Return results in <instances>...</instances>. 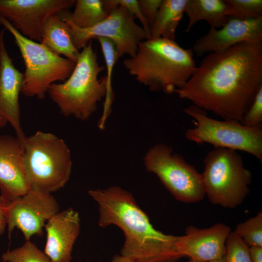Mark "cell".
Masks as SVG:
<instances>
[{
    "label": "cell",
    "mask_w": 262,
    "mask_h": 262,
    "mask_svg": "<svg viewBox=\"0 0 262 262\" xmlns=\"http://www.w3.org/2000/svg\"><path fill=\"white\" fill-rule=\"evenodd\" d=\"M262 87V41L208 54L175 93L223 120L240 122Z\"/></svg>",
    "instance_id": "obj_1"
},
{
    "label": "cell",
    "mask_w": 262,
    "mask_h": 262,
    "mask_svg": "<svg viewBox=\"0 0 262 262\" xmlns=\"http://www.w3.org/2000/svg\"><path fill=\"white\" fill-rule=\"evenodd\" d=\"M97 203L98 225L119 227L125 241L121 254L134 262H176L182 258L178 253V236L156 229L132 195L118 186L88 191Z\"/></svg>",
    "instance_id": "obj_2"
},
{
    "label": "cell",
    "mask_w": 262,
    "mask_h": 262,
    "mask_svg": "<svg viewBox=\"0 0 262 262\" xmlns=\"http://www.w3.org/2000/svg\"><path fill=\"white\" fill-rule=\"evenodd\" d=\"M192 49H184L175 40L146 39L135 55L123 65L128 73L152 92L171 94L187 82L196 66Z\"/></svg>",
    "instance_id": "obj_3"
},
{
    "label": "cell",
    "mask_w": 262,
    "mask_h": 262,
    "mask_svg": "<svg viewBox=\"0 0 262 262\" xmlns=\"http://www.w3.org/2000/svg\"><path fill=\"white\" fill-rule=\"evenodd\" d=\"M92 40L80 52L70 77L61 83L52 84L48 92L65 116L85 121L96 111L98 103L106 97L104 114L108 115L113 99L107 76L98 79L104 68L98 64Z\"/></svg>",
    "instance_id": "obj_4"
},
{
    "label": "cell",
    "mask_w": 262,
    "mask_h": 262,
    "mask_svg": "<svg viewBox=\"0 0 262 262\" xmlns=\"http://www.w3.org/2000/svg\"><path fill=\"white\" fill-rule=\"evenodd\" d=\"M23 161L31 188L51 193L63 187L70 178L69 149L53 133L38 131L26 137Z\"/></svg>",
    "instance_id": "obj_5"
},
{
    "label": "cell",
    "mask_w": 262,
    "mask_h": 262,
    "mask_svg": "<svg viewBox=\"0 0 262 262\" xmlns=\"http://www.w3.org/2000/svg\"><path fill=\"white\" fill-rule=\"evenodd\" d=\"M201 173L205 195L213 204L234 208L249 192L252 174L241 155L230 149L216 147L207 153Z\"/></svg>",
    "instance_id": "obj_6"
},
{
    "label": "cell",
    "mask_w": 262,
    "mask_h": 262,
    "mask_svg": "<svg viewBox=\"0 0 262 262\" xmlns=\"http://www.w3.org/2000/svg\"><path fill=\"white\" fill-rule=\"evenodd\" d=\"M0 24L13 35L24 62L21 92L24 96L42 99L52 84L56 81L64 82L71 75L76 63L23 36L0 16Z\"/></svg>",
    "instance_id": "obj_7"
},
{
    "label": "cell",
    "mask_w": 262,
    "mask_h": 262,
    "mask_svg": "<svg viewBox=\"0 0 262 262\" xmlns=\"http://www.w3.org/2000/svg\"><path fill=\"white\" fill-rule=\"evenodd\" d=\"M184 112L195 119V127L185 132L188 140L198 144L209 143L215 148L245 151L262 162V126L248 127L238 121L214 119L193 104Z\"/></svg>",
    "instance_id": "obj_8"
},
{
    "label": "cell",
    "mask_w": 262,
    "mask_h": 262,
    "mask_svg": "<svg viewBox=\"0 0 262 262\" xmlns=\"http://www.w3.org/2000/svg\"><path fill=\"white\" fill-rule=\"evenodd\" d=\"M143 160L146 170L155 174L177 200L196 203L206 196L201 173L174 153L171 147L156 144L148 150Z\"/></svg>",
    "instance_id": "obj_9"
},
{
    "label": "cell",
    "mask_w": 262,
    "mask_h": 262,
    "mask_svg": "<svg viewBox=\"0 0 262 262\" xmlns=\"http://www.w3.org/2000/svg\"><path fill=\"white\" fill-rule=\"evenodd\" d=\"M108 16L102 21L88 28H79L64 17L69 25V31L75 47L83 49L92 39L107 38L114 42L118 58L125 54L132 57L136 53L139 44L147 39L142 28L135 21L134 16L121 5L112 0H103Z\"/></svg>",
    "instance_id": "obj_10"
},
{
    "label": "cell",
    "mask_w": 262,
    "mask_h": 262,
    "mask_svg": "<svg viewBox=\"0 0 262 262\" xmlns=\"http://www.w3.org/2000/svg\"><path fill=\"white\" fill-rule=\"evenodd\" d=\"M6 202L9 235L16 228L22 232L26 241L34 235L41 236L47 222L60 211L59 203L51 193L33 188Z\"/></svg>",
    "instance_id": "obj_11"
},
{
    "label": "cell",
    "mask_w": 262,
    "mask_h": 262,
    "mask_svg": "<svg viewBox=\"0 0 262 262\" xmlns=\"http://www.w3.org/2000/svg\"><path fill=\"white\" fill-rule=\"evenodd\" d=\"M75 2V0H0V16L23 36L40 42L47 19L68 10Z\"/></svg>",
    "instance_id": "obj_12"
},
{
    "label": "cell",
    "mask_w": 262,
    "mask_h": 262,
    "mask_svg": "<svg viewBox=\"0 0 262 262\" xmlns=\"http://www.w3.org/2000/svg\"><path fill=\"white\" fill-rule=\"evenodd\" d=\"M262 41V17L240 19L229 17L220 28L210 27L193 46V51L200 57L206 53L224 50L245 42Z\"/></svg>",
    "instance_id": "obj_13"
},
{
    "label": "cell",
    "mask_w": 262,
    "mask_h": 262,
    "mask_svg": "<svg viewBox=\"0 0 262 262\" xmlns=\"http://www.w3.org/2000/svg\"><path fill=\"white\" fill-rule=\"evenodd\" d=\"M5 29L0 31V115L9 123L23 148L25 136L20 124L19 95L23 73L14 66L4 42Z\"/></svg>",
    "instance_id": "obj_14"
},
{
    "label": "cell",
    "mask_w": 262,
    "mask_h": 262,
    "mask_svg": "<svg viewBox=\"0 0 262 262\" xmlns=\"http://www.w3.org/2000/svg\"><path fill=\"white\" fill-rule=\"evenodd\" d=\"M231 231L230 227L221 223L204 229L189 226L184 235L178 236V252L182 257L202 262L222 258L225 256L226 241Z\"/></svg>",
    "instance_id": "obj_15"
},
{
    "label": "cell",
    "mask_w": 262,
    "mask_h": 262,
    "mask_svg": "<svg viewBox=\"0 0 262 262\" xmlns=\"http://www.w3.org/2000/svg\"><path fill=\"white\" fill-rule=\"evenodd\" d=\"M23 148L16 137L0 135V190L9 201L31 188L23 161Z\"/></svg>",
    "instance_id": "obj_16"
},
{
    "label": "cell",
    "mask_w": 262,
    "mask_h": 262,
    "mask_svg": "<svg viewBox=\"0 0 262 262\" xmlns=\"http://www.w3.org/2000/svg\"><path fill=\"white\" fill-rule=\"evenodd\" d=\"M44 253L51 262H71L73 246L80 232L79 213L72 208L59 211L45 226Z\"/></svg>",
    "instance_id": "obj_17"
},
{
    "label": "cell",
    "mask_w": 262,
    "mask_h": 262,
    "mask_svg": "<svg viewBox=\"0 0 262 262\" xmlns=\"http://www.w3.org/2000/svg\"><path fill=\"white\" fill-rule=\"evenodd\" d=\"M40 43L55 54L63 55L76 63L80 52L74 46L68 23L60 13L50 16L45 22Z\"/></svg>",
    "instance_id": "obj_18"
},
{
    "label": "cell",
    "mask_w": 262,
    "mask_h": 262,
    "mask_svg": "<svg viewBox=\"0 0 262 262\" xmlns=\"http://www.w3.org/2000/svg\"><path fill=\"white\" fill-rule=\"evenodd\" d=\"M187 0H162L156 19L150 29V39L175 41L177 28L185 13Z\"/></svg>",
    "instance_id": "obj_19"
},
{
    "label": "cell",
    "mask_w": 262,
    "mask_h": 262,
    "mask_svg": "<svg viewBox=\"0 0 262 262\" xmlns=\"http://www.w3.org/2000/svg\"><path fill=\"white\" fill-rule=\"evenodd\" d=\"M185 13L188 17L186 32L201 20H206L210 27L220 28L229 18L224 0H187Z\"/></svg>",
    "instance_id": "obj_20"
},
{
    "label": "cell",
    "mask_w": 262,
    "mask_h": 262,
    "mask_svg": "<svg viewBox=\"0 0 262 262\" xmlns=\"http://www.w3.org/2000/svg\"><path fill=\"white\" fill-rule=\"evenodd\" d=\"M75 9L68 20L79 28L94 26L108 15L102 0H75Z\"/></svg>",
    "instance_id": "obj_21"
},
{
    "label": "cell",
    "mask_w": 262,
    "mask_h": 262,
    "mask_svg": "<svg viewBox=\"0 0 262 262\" xmlns=\"http://www.w3.org/2000/svg\"><path fill=\"white\" fill-rule=\"evenodd\" d=\"M1 262H51L47 255L30 240L2 254Z\"/></svg>",
    "instance_id": "obj_22"
},
{
    "label": "cell",
    "mask_w": 262,
    "mask_h": 262,
    "mask_svg": "<svg viewBox=\"0 0 262 262\" xmlns=\"http://www.w3.org/2000/svg\"><path fill=\"white\" fill-rule=\"evenodd\" d=\"M228 17L240 19L262 17V0H224Z\"/></svg>",
    "instance_id": "obj_23"
},
{
    "label": "cell",
    "mask_w": 262,
    "mask_h": 262,
    "mask_svg": "<svg viewBox=\"0 0 262 262\" xmlns=\"http://www.w3.org/2000/svg\"><path fill=\"white\" fill-rule=\"evenodd\" d=\"M249 246H262V213L237 225L233 231Z\"/></svg>",
    "instance_id": "obj_24"
},
{
    "label": "cell",
    "mask_w": 262,
    "mask_h": 262,
    "mask_svg": "<svg viewBox=\"0 0 262 262\" xmlns=\"http://www.w3.org/2000/svg\"><path fill=\"white\" fill-rule=\"evenodd\" d=\"M249 248L239 236L231 231L226 243V262H252Z\"/></svg>",
    "instance_id": "obj_25"
},
{
    "label": "cell",
    "mask_w": 262,
    "mask_h": 262,
    "mask_svg": "<svg viewBox=\"0 0 262 262\" xmlns=\"http://www.w3.org/2000/svg\"><path fill=\"white\" fill-rule=\"evenodd\" d=\"M240 122L248 127L262 126V87L258 91L252 103L243 115Z\"/></svg>",
    "instance_id": "obj_26"
},
{
    "label": "cell",
    "mask_w": 262,
    "mask_h": 262,
    "mask_svg": "<svg viewBox=\"0 0 262 262\" xmlns=\"http://www.w3.org/2000/svg\"><path fill=\"white\" fill-rule=\"evenodd\" d=\"M138 1L141 13L150 29L156 19L162 0Z\"/></svg>",
    "instance_id": "obj_27"
},
{
    "label": "cell",
    "mask_w": 262,
    "mask_h": 262,
    "mask_svg": "<svg viewBox=\"0 0 262 262\" xmlns=\"http://www.w3.org/2000/svg\"><path fill=\"white\" fill-rule=\"evenodd\" d=\"M112 1L115 4H118L123 6L133 16H135L141 23L142 28L144 29L147 35V39H150V28L141 13L138 0H112Z\"/></svg>",
    "instance_id": "obj_28"
},
{
    "label": "cell",
    "mask_w": 262,
    "mask_h": 262,
    "mask_svg": "<svg viewBox=\"0 0 262 262\" xmlns=\"http://www.w3.org/2000/svg\"><path fill=\"white\" fill-rule=\"evenodd\" d=\"M6 202L2 196L0 195V237L4 232L7 226L5 209Z\"/></svg>",
    "instance_id": "obj_29"
},
{
    "label": "cell",
    "mask_w": 262,
    "mask_h": 262,
    "mask_svg": "<svg viewBox=\"0 0 262 262\" xmlns=\"http://www.w3.org/2000/svg\"><path fill=\"white\" fill-rule=\"evenodd\" d=\"M249 249L252 262H262V246H250Z\"/></svg>",
    "instance_id": "obj_30"
},
{
    "label": "cell",
    "mask_w": 262,
    "mask_h": 262,
    "mask_svg": "<svg viewBox=\"0 0 262 262\" xmlns=\"http://www.w3.org/2000/svg\"><path fill=\"white\" fill-rule=\"evenodd\" d=\"M106 262H134L128 257L120 255H115L113 256L112 260Z\"/></svg>",
    "instance_id": "obj_31"
},
{
    "label": "cell",
    "mask_w": 262,
    "mask_h": 262,
    "mask_svg": "<svg viewBox=\"0 0 262 262\" xmlns=\"http://www.w3.org/2000/svg\"><path fill=\"white\" fill-rule=\"evenodd\" d=\"M7 123L6 120L0 115V128L5 127Z\"/></svg>",
    "instance_id": "obj_32"
},
{
    "label": "cell",
    "mask_w": 262,
    "mask_h": 262,
    "mask_svg": "<svg viewBox=\"0 0 262 262\" xmlns=\"http://www.w3.org/2000/svg\"><path fill=\"white\" fill-rule=\"evenodd\" d=\"M207 262H226V260H225V257L224 256V257H223L222 258L217 259H215V260H213Z\"/></svg>",
    "instance_id": "obj_33"
},
{
    "label": "cell",
    "mask_w": 262,
    "mask_h": 262,
    "mask_svg": "<svg viewBox=\"0 0 262 262\" xmlns=\"http://www.w3.org/2000/svg\"><path fill=\"white\" fill-rule=\"evenodd\" d=\"M187 262H202L190 259Z\"/></svg>",
    "instance_id": "obj_34"
}]
</instances>
